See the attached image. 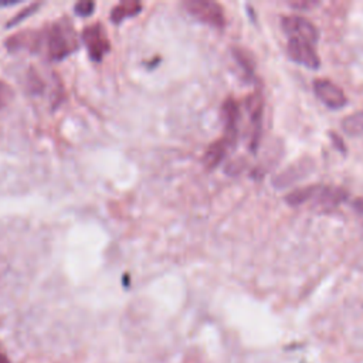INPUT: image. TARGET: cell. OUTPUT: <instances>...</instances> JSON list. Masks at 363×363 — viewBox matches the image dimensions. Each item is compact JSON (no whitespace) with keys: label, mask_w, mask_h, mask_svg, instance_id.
Returning <instances> with one entry per match:
<instances>
[{"label":"cell","mask_w":363,"mask_h":363,"mask_svg":"<svg viewBox=\"0 0 363 363\" xmlns=\"http://www.w3.org/2000/svg\"><path fill=\"white\" fill-rule=\"evenodd\" d=\"M10 51H30L43 54L50 61H60L78 47L75 28L68 18H60L40 30H24L4 41Z\"/></svg>","instance_id":"obj_1"},{"label":"cell","mask_w":363,"mask_h":363,"mask_svg":"<svg viewBox=\"0 0 363 363\" xmlns=\"http://www.w3.org/2000/svg\"><path fill=\"white\" fill-rule=\"evenodd\" d=\"M184 9L196 20L208 24L216 28H223L225 24V17L223 7L217 1L211 0H186L183 1Z\"/></svg>","instance_id":"obj_2"},{"label":"cell","mask_w":363,"mask_h":363,"mask_svg":"<svg viewBox=\"0 0 363 363\" xmlns=\"http://www.w3.org/2000/svg\"><path fill=\"white\" fill-rule=\"evenodd\" d=\"M281 28L289 38L303 40L306 43H311L312 45L319 40V31L315 24L302 16H282Z\"/></svg>","instance_id":"obj_3"},{"label":"cell","mask_w":363,"mask_h":363,"mask_svg":"<svg viewBox=\"0 0 363 363\" xmlns=\"http://www.w3.org/2000/svg\"><path fill=\"white\" fill-rule=\"evenodd\" d=\"M315 170V162L312 157H301L296 162L288 164L282 172L272 177V186L275 189H285L295 182L306 179Z\"/></svg>","instance_id":"obj_4"},{"label":"cell","mask_w":363,"mask_h":363,"mask_svg":"<svg viewBox=\"0 0 363 363\" xmlns=\"http://www.w3.org/2000/svg\"><path fill=\"white\" fill-rule=\"evenodd\" d=\"M82 40L88 50L91 60L101 61L102 57L109 51L111 44L106 37V33L101 23H94L86 26L82 31Z\"/></svg>","instance_id":"obj_5"},{"label":"cell","mask_w":363,"mask_h":363,"mask_svg":"<svg viewBox=\"0 0 363 363\" xmlns=\"http://www.w3.org/2000/svg\"><path fill=\"white\" fill-rule=\"evenodd\" d=\"M288 58L309 69H318L320 67V58L311 43L298 38H289L286 44Z\"/></svg>","instance_id":"obj_6"},{"label":"cell","mask_w":363,"mask_h":363,"mask_svg":"<svg viewBox=\"0 0 363 363\" xmlns=\"http://www.w3.org/2000/svg\"><path fill=\"white\" fill-rule=\"evenodd\" d=\"M316 98L330 109H340L347 104V98L342 88L326 78H316L312 84Z\"/></svg>","instance_id":"obj_7"},{"label":"cell","mask_w":363,"mask_h":363,"mask_svg":"<svg viewBox=\"0 0 363 363\" xmlns=\"http://www.w3.org/2000/svg\"><path fill=\"white\" fill-rule=\"evenodd\" d=\"M347 199V191L336 186L319 184V189L312 199L313 208L318 211H330Z\"/></svg>","instance_id":"obj_8"},{"label":"cell","mask_w":363,"mask_h":363,"mask_svg":"<svg viewBox=\"0 0 363 363\" xmlns=\"http://www.w3.org/2000/svg\"><path fill=\"white\" fill-rule=\"evenodd\" d=\"M223 118H224V136L231 146L237 140V133H238V118H240V111L238 105L235 104L234 99L228 98L224 105H223Z\"/></svg>","instance_id":"obj_9"},{"label":"cell","mask_w":363,"mask_h":363,"mask_svg":"<svg viewBox=\"0 0 363 363\" xmlns=\"http://www.w3.org/2000/svg\"><path fill=\"white\" fill-rule=\"evenodd\" d=\"M230 147H231V145H230L225 139H223V138L218 139V140H216V142H213V143L207 147V150H206V153H204V156H203V163H204V166H206L208 170L217 167V166L220 164V162L225 157V155H227V152H228Z\"/></svg>","instance_id":"obj_10"},{"label":"cell","mask_w":363,"mask_h":363,"mask_svg":"<svg viewBox=\"0 0 363 363\" xmlns=\"http://www.w3.org/2000/svg\"><path fill=\"white\" fill-rule=\"evenodd\" d=\"M318 189H319V184H308V186L295 189L285 196V201L291 207H299V206L305 204L306 201H312Z\"/></svg>","instance_id":"obj_11"},{"label":"cell","mask_w":363,"mask_h":363,"mask_svg":"<svg viewBox=\"0 0 363 363\" xmlns=\"http://www.w3.org/2000/svg\"><path fill=\"white\" fill-rule=\"evenodd\" d=\"M140 10H142V3L139 1H122V3H118L111 10V20L118 24L129 17L139 14Z\"/></svg>","instance_id":"obj_12"},{"label":"cell","mask_w":363,"mask_h":363,"mask_svg":"<svg viewBox=\"0 0 363 363\" xmlns=\"http://www.w3.org/2000/svg\"><path fill=\"white\" fill-rule=\"evenodd\" d=\"M342 130L353 138L363 135V111H356L347 116H345L340 122Z\"/></svg>","instance_id":"obj_13"},{"label":"cell","mask_w":363,"mask_h":363,"mask_svg":"<svg viewBox=\"0 0 363 363\" xmlns=\"http://www.w3.org/2000/svg\"><path fill=\"white\" fill-rule=\"evenodd\" d=\"M234 57L237 60V62L241 65V68L244 69V72L248 75V77H252V72H254V67H252V62L250 60V57L247 55L245 51H242L241 48H234Z\"/></svg>","instance_id":"obj_14"},{"label":"cell","mask_w":363,"mask_h":363,"mask_svg":"<svg viewBox=\"0 0 363 363\" xmlns=\"http://www.w3.org/2000/svg\"><path fill=\"white\" fill-rule=\"evenodd\" d=\"M14 98V91L13 88L4 82V81H0V109L6 108Z\"/></svg>","instance_id":"obj_15"},{"label":"cell","mask_w":363,"mask_h":363,"mask_svg":"<svg viewBox=\"0 0 363 363\" xmlns=\"http://www.w3.org/2000/svg\"><path fill=\"white\" fill-rule=\"evenodd\" d=\"M40 7V3H33V4H28L27 7H24L20 13H17L10 21H9V24H7V27H13V26H16L18 21H21V20H24L26 17H28V16H31L37 9Z\"/></svg>","instance_id":"obj_16"},{"label":"cell","mask_w":363,"mask_h":363,"mask_svg":"<svg viewBox=\"0 0 363 363\" xmlns=\"http://www.w3.org/2000/svg\"><path fill=\"white\" fill-rule=\"evenodd\" d=\"M94 9H95V3H94V1H78V3H75V6H74V11H75L78 16H81V17H85V16L92 14Z\"/></svg>","instance_id":"obj_17"},{"label":"cell","mask_w":363,"mask_h":363,"mask_svg":"<svg viewBox=\"0 0 363 363\" xmlns=\"http://www.w3.org/2000/svg\"><path fill=\"white\" fill-rule=\"evenodd\" d=\"M288 6L296 10H308L313 6H318V1L315 0H291L288 1Z\"/></svg>","instance_id":"obj_18"},{"label":"cell","mask_w":363,"mask_h":363,"mask_svg":"<svg viewBox=\"0 0 363 363\" xmlns=\"http://www.w3.org/2000/svg\"><path fill=\"white\" fill-rule=\"evenodd\" d=\"M354 207H356L360 213H363V200H362V199H357V200L354 201Z\"/></svg>","instance_id":"obj_19"},{"label":"cell","mask_w":363,"mask_h":363,"mask_svg":"<svg viewBox=\"0 0 363 363\" xmlns=\"http://www.w3.org/2000/svg\"><path fill=\"white\" fill-rule=\"evenodd\" d=\"M0 363H10L9 357H7V356H6V353H3L1 350H0Z\"/></svg>","instance_id":"obj_20"},{"label":"cell","mask_w":363,"mask_h":363,"mask_svg":"<svg viewBox=\"0 0 363 363\" xmlns=\"http://www.w3.org/2000/svg\"><path fill=\"white\" fill-rule=\"evenodd\" d=\"M17 1H0V7H6V6H13V4H16Z\"/></svg>","instance_id":"obj_21"}]
</instances>
